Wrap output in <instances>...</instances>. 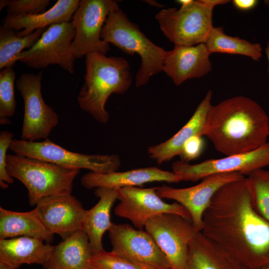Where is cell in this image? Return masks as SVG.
Returning a JSON list of instances; mask_svg holds the SVG:
<instances>
[{
    "instance_id": "1",
    "label": "cell",
    "mask_w": 269,
    "mask_h": 269,
    "mask_svg": "<svg viewBox=\"0 0 269 269\" xmlns=\"http://www.w3.org/2000/svg\"><path fill=\"white\" fill-rule=\"evenodd\" d=\"M201 232L243 268L269 266V222L253 207L246 177L216 192L204 213Z\"/></svg>"
},
{
    "instance_id": "2",
    "label": "cell",
    "mask_w": 269,
    "mask_h": 269,
    "mask_svg": "<svg viewBox=\"0 0 269 269\" xmlns=\"http://www.w3.org/2000/svg\"><path fill=\"white\" fill-rule=\"evenodd\" d=\"M202 135L227 156L249 152L268 142L269 118L255 101L235 96L211 105Z\"/></svg>"
},
{
    "instance_id": "3",
    "label": "cell",
    "mask_w": 269,
    "mask_h": 269,
    "mask_svg": "<svg viewBox=\"0 0 269 269\" xmlns=\"http://www.w3.org/2000/svg\"><path fill=\"white\" fill-rule=\"evenodd\" d=\"M85 58L84 82L77 98L78 103L97 122L106 124L110 119L105 108L109 97L124 94L131 86L130 65L123 57L98 53L89 54Z\"/></svg>"
},
{
    "instance_id": "4",
    "label": "cell",
    "mask_w": 269,
    "mask_h": 269,
    "mask_svg": "<svg viewBox=\"0 0 269 269\" xmlns=\"http://www.w3.org/2000/svg\"><path fill=\"white\" fill-rule=\"evenodd\" d=\"M101 38L129 55L139 56L141 63L135 76L136 88L145 85L153 76L162 72L167 51L150 40L119 5L109 13Z\"/></svg>"
},
{
    "instance_id": "5",
    "label": "cell",
    "mask_w": 269,
    "mask_h": 269,
    "mask_svg": "<svg viewBox=\"0 0 269 269\" xmlns=\"http://www.w3.org/2000/svg\"><path fill=\"white\" fill-rule=\"evenodd\" d=\"M6 164L9 175L27 188L31 206L45 197L71 194L80 170L15 154H7Z\"/></svg>"
},
{
    "instance_id": "6",
    "label": "cell",
    "mask_w": 269,
    "mask_h": 269,
    "mask_svg": "<svg viewBox=\"0 0 269 269\" xmlns=\"http://www.w3.org/2000/svg\"><path fill=\"white\" fill-rule=\"evenodd\" d=\"M228 0H193L177 9L163 8L155 16L160 30L174 45L194 46L205 43L214 27L212 13L218 5Z\"/></svg>"
},
{
    "instance_id": "7",
    "label": "cell",
    "mask_w": 269,
    "mask_h": 269,
    "mask_svg": "<svg viewBox=\"0 0 269 269\" xmlns=\"http://www.w3.org/2000/svg\"><path fill=\"white\" fill-rule=\"evenodd\" d=\"M9 149L14 154L51 162L72 169L98 173L117 171L121 164L118 154H86L64 148L48 138L41 141L13 139Z\"/></svg>"
},
{
    "instance_id": "8",
    "label": "cell",
    "mask_w": 269,
    "mask_h": 269,
    "mask_svg": "<svg viewBox=\"0 0 269 269\" xmlns=\"http://www.w3.org/2000/svg\"><path fill=\"white\" fill-rule=\"evenodd\" d=\"M75 33L71 21L51 25L31 47L16 57V61L38 69L58 65L73 74L76 59L72 47Z\"/></svg>"
},
{
    "instance_id": "9",
    "label": "cell",
    "mask_w": 269,
    "mask_h": 269,
    "mask_svg": "<svg viewBox=\"0 0 269 269\" xmlns=\"http://www.w3.org/2000/svg\"><path fill=\"white\" fill-rule=\"evenodd\" d=\"M145 231L164 253L172 269H184L190 245L198 233L192 221L179 215L163 213L149 219Z\"/></svg>"
},
{
    "instance_id": "10",
    "label": "cell",
    "mask_w": 269,
    "mask_h": 269,
    "mask_svg": "<svg viewBox=\"0 0 269 269\" xmlns=\"http://www.w3.org/2000/svg\"><path fill=\"white\" fill-rule=\"evenodd\" d=\"M42 72L23 73L16 87L23 98L24 105L20 139L37 141L48 139L59 123L58 114L46 104L42 96Z\"/></svg>"
},
{
    "instance_id": "11",
    "label": "cell",
    "mask_w": 269,
    "mask_h": 269,
    "mask_svg": "<svg viewBox=\"0 0 269 269\" xmlns=\"http://www.w3.org/2000/svg\"><path fill=\"white\" fill-rule=\"evenodd\" d=\"M118 5L114 0H80L71 20L76 31L72 42L76 58L108 52L110 44L101 39V32L109 13Z\"/></svg>"
},
{
    "instance_id": "12",
    "label": "cell",
    "mask_w": 269,
    "mask_h": 269,
    "mask_svg": "<svg viewBox=\"0 0 269 269\" xmlns=\"http://www.w3.org/2000/svg\"><path fill=\"white\" fill-rule=\"evenodd\" d=\"M117 199L120 202L114 209L115 214L130 220L137 229L142 230L149 219L163 213L175 214L191 220L189 213L182 205L163 201L157 195L156 187L119 188Z\"/></svg>"
},
{
    "instance_id": "13",
    "label": "cell",
    "mask_w": 269,
    "mask_h": 269,
    "mask_svg": "<svg viewBox=\"0 0 269 269\" xmlns=\"http://www.w3.org/2000/svg\"><path fill=\"white\" fill-rule=\"evenodd\" d=\"M269 166V142L250 152L210 159L190 164L183 160L173 163L172 172L182 181H196L215 174L238 172L247 176L253 172Z\"/></svg>"
},
{
    "instance_id": "14",
    "label": "cell",
    "mask_w": 269,
    "mask_h": 269,
    "mask_svg": "<svg viewBox=\"0 0 269 269\" xmlns=\"http://www.w3.org/2000/svg\"><path fill=\"white\" fill-rule=\"evenodd\" d=\"M245 177L238 172L218 173L204 178L193 186L175 188L163 184L156 187V191L161 198L172 199L182 205L189 213L195 229L201 232L204 213L216 192L225 184Z\"/></svg>"
},
{
    "instance_id": "15",
    "label": "cell",
    "mask_w": 269,
    "mask_h": 269,
    "mask_svg": "<svg viewBox=\"0 0 269 269\" xmlns=\"http://www.w3.org/2000/svg\"><path fill=\"white\" fill-rule=\"evenodd\" d=\"M108 231L115 254L157 269L170 268L166 256L146 231L127 224H113Z\"/></svg>"
},
{
    "instance_id": "16",
    "label": "cell",
    "mask_w": 269,
    "mask_h": 269,
    "mask_svg": "<svg viewBox=\"0 0 269 269\" xmlns=\"http://www.w3.org/2000/svg\"><path fill=\"white\" fill-rule=\"evenodd\" d=\"M48 231L63 240L82 229L87 210L71 194L44 198L35 205Z\"/></svg>"
},
{
    "instance_id": "17",
    "label": "cell",
    "mask_w": 269,
    "mask_h": 269,
    "mask_svg": "<svg viewBox=\"0 0 269 269\" xmlns=\"http://www.w3.org/2000/svg\"><path fill=\"white\" fill-rule=\"evenodd\" d=\"M210 55L205 43L174 45L172 50L167 51L162 72L179 86L186 80L207 74L212 69Z\"/></svg>"
},
{
    "instance_id": "18",
    "label": "cell",
    "mask_w": 269,
    "mask_h": 269,
    "mask_svg": "<svg viewBox=\"0 0 269 269\" xmlns=\"http://www.w3.org/2000/svg\"><path fill=\"white\" fill-rule=\"evenodd\" d=\"M181 181V177L173 172L155 167H147L105 173L90 171L83 175L81 183L89 189L98 188L119 189L141 186L145 183L155 181L178 183Z\"/></svg>"
},
{
    "instance_id": "19",
    "label": "cell",
    "mask_w": 269,
    "mask_h": 269,
    "mask_svg": "<svg viewBox=\"0 0 269 269\" xmlns=\"http://www.w3.org/2000/svg\"><path fill=\"white\" fill-rule=\"evenodd\" d=\"M212 92L209 90L189 121L173 136L157 145L149 146L147 151L149 157L161 164L180 155L188 139L196 135L202 136L206 117L212 105Z\"/></svg>"
},
{
    "instance_id": "20",
    "label": "cell",
    "mask_w": 269,
    "mask_h": 269,
    "mask_svg": "<svg viewBox=\"0 0 269 269\" xmlns=\"http://www.w3.org/2000/svg\"><path fill=\"white\" fill-rule=\"evenodd\" d=\"M54 248L41 240L29 237L0 239V261L13 269L23 264L43 266L51 257Z\"/></svg>"
},
{
    "instance_id": "21",
    "label": "cell",
    "mask_w": 269,
    "mask_h": 269,
    "mask_svg": "<svg viewBox=\"0 0 269 269\" xmlns=\"http://www.w3.org/2000/svg\"><path fill=\"white\" fill-rule=\"evenodd\" d=\"M79 0H58L50 9L33 15H7L3 26L19 31V36H25L47 26L70 22L78 7Z\"/></svg>"
},
{
    "instance_id": "22",
    "label": "cell",
    "mask_w": 269,
    "mask_h": 269,
    "mask_svg": "<svg viewBox=\"0 0 269 269\" xmlns=\"http://www.w3.org/2000/svg\"><path fill=\"white\" fill-rule=\"evenodd\" d=\"M118 189L96 188L95 194L99 200L91 209L87 210L82 230L89 238L93 255L104 250L102 238L113 224L111 221V210L117 199Z\"/></svg>"
},
{
    "instance_id": "23",
    "label": "cell",
    "mask_w": 269,
    "mask_h": 269,
    "mask_svg": "<svg viewBox=\"0 0 269 269\" xmlns=\"http://www.w3.org/2000/svg\"><path fill=\"white\" fill-rule=\"evenodd\" d=\"M93 253L89 238L79 230L54 246L43 269H87Z\"/></svg>"
},
{
    "instance_id": "24",
    "label": "cell",
    "mask_w": 269,
    "mask_h": 269,
    "mask_svg": "<svg viewBox=\"0 0 269 269\" xmlns=\"http://www.w3.org/2000/svg\"><path fill=\"white\" fill-rule=\"evenodd\" d=\"M26 236L41 240L47 243L53 235L45 227L37 209L16 212L0 207V239Z\"/></svg>"
},
{
    "instance_id": "25",
    "label": "cell",
    "mask_w": 269,
    "mask_h": 269,
    "mask_svg": "<svg viewBox=\"0 0 269 269\" xmlns=\"http://www.w3.org/2000/svg\"><path fill=\"white\" fill-rule=\"evenodd\" d=\"M184 269H243V267L200 232L190 245Z\"/></svg>"
},
{
    "instance_id": "26",
    "label": "cell",
    "mask_w": 269,
    "mask_h": 269,
    "mask_svg": "<svg viewBox=\"0 0 269 269\" xmlns=\"http://www.w3.org/2000/svg\"><path fill=\"white\" fill-rule=\"evenodd\" d=\"M205 44L210 54L218 52L241 55L256 61H259L262 56L260 44L228 35L222 26H214Z\"/></svg>"
},
{
    "instance_id": "27",
    "label": "cell",
    "mask_w": 269,
    "mask_h": 269,
    "mask_svg": "<svg viewBox=\"0 0 269 269\" xmlns=\"http://www.w3.org/2000/svg\"><path fill=\"white\" fill-rule=\"evenodd\" d=\"M45 29H39L25 36H19L12 29L0 28V69L12 67L16 57L26 48L31 47L40 38Z\"/></svg>"
},
{
    "instance_id": "28",
    "label": "cell",
    "mask_w": 269,
    "mask_h": 269,
    "mask_svg": "<svg viewBox=\"0 0 269 269\" xmlns=\"http://www.w3.org/2000/svg\"><path fill=\"white\" fill-rule=\"evenodd\" d=\"M246 178L253 207L269 222V171L258 169Z\"/></svg>"
},
{
    "instance_id": "29",
    "label": "cell",
    "mask_w": 269,
    "mask_h": 269,
    "mask_svg": "<svg viewBox=\"0 0 269 269\" xmlns=\"http://www.w3.org/2000/svg\"><path fill=\"white\" fill-rule=\"evenodd\" d=\"M15 74L12 68H5L0 72V124L9 123L8 118L13 116L16 108L14 94Z\"/></svg>"
},
{
    "instance_id": "30",
    "label": "cell",
    "mask_w": 269,
    "mask_h": 269,
    "mask_svg": "<svg viewBox=\"0 0 269 269\" xmlns=\"http://www.w3.org/2000/svg\"><path fill=\"white\" fill-rule=\"evenodd\" d=\"M87 269H157L147 265L134 262L104 250L93 255Z\"/></svg>"
},
{
    "instance_id": "31",
    "label": "cell",
    "mask_w": 269,
    "mask_h": 269,
    "mask_svg": "<svg viewBox=\"0 0 269 269\" xmlns=\"http://www.w3.org/2000/svg\"><path fill=\"white\" fill-rule=\"evenodd\" d=\"M49 0H11L7 6V15H33L45 11Z\"/></svg>"
},
{
    "instance_id": "32",
    "label": "cell",
    "mask_w": 269,
    "mask_h": 269,
    "mask_svg": "<svg viewBox=\"0 0 269 269\" xmlns=\"http://www.w3.org/2000/svg\"><path fill=\"white\" fill-rule=\"evenodd\" d=\"M13 137L11 132L4 131L0 133V186L3 189L8 188V184L13 182L6 169L7 151Z\"/></svg>"
},
{
    "instance_id": "33",
    "label": "cell",
    "mask_w": 269,
    "mask_h": 269,
    "mask_svg": "<svg viewBox=\"0 0 269 269\" xmlns=\"http://www.w3.org/2000/svg\"><path fill=\"white\" fill-rule=\"evenodd\" d=\"M204 146L202 136L194 135L184 143L180 155L183 161H190L198 157L201 154Z\"/></svg>"
},
{
    "instance_id": "34",
    "label": "cell",
    "mask_w": 269,
    "mask_h": 269,
    "mask_svg": "<svg viewBox=\"0 0 269 269\" xmlns=\"http://www.w3.org/2000/svg\"><path fill=\"white\" fill-rule=\"evenodd\" d=\"M232 1L236 8L242 11L251 10L254 8L258 3L257 0H234Z\"/></svg>"
},
{
    "instance_id": "35",
    "label": "cell",
    "mask_w": 269,
    "mask_h": 269,
    "mask_svg": "<svg viewBox=\"0 0 269 269\" xmlns=\"http://www.w3.org/2000/svg\"><path fill=\"white\" fill-rule=\"evenodd\" d=\"M145 1L151 6H155L157 7H160V8L163 7L162 5L158 3L156 1L150 0H145Z\"/></svg>"
},
{
    "instance_id": "36",
    "label": "cell",
    "mask_w": 269,
    "mask_h": 269,
    "mask_svg": "<svg viewBox=\"0 0 269 269\" xmlns=\"http://www.w3.org/2000/svg\"><path fill=\"white\" fill-rule=\"evenodd\" d=\"M8 0H0V10H1L4 7L7 6L8 5Z\"/></svg>"
},
{
    "instance_id": "37",
    "label": "cell",
    "mask_w": 269,
    "mask_h": 269,
    "mask_svg": "<svg viewBox=\"0 0 269 269\" xmlns=\"http://www.w3.org/2000/svg\"><path fill=\"white\" fill-rule=\"evenodd\" d=\"M265 52L267 56V58L269 62V39L268 40L267 44L266 47L265 48Z\"/></svg>"
},
{
    "instance_id": "38",
    "label": "cell",
    "mask_w": 269,
    "mask_h": 269,
    "mask_svg": "<svg viewBox=\"0 0 269 269\" xmlns=\"http://www.w3.org/2000/svg\"><path fill=\"white\" fill-rule=\"evenodd\" d=\"M0 269H13L6 264L0 261Z\"/></svg>"
},
{
    "instance_id": "39",
    "label": "cell",
    "mask_w": 269,
    "mask_h": 269,
    "mask_svg": "<svg viewBox=\"0 0 269 269\" xmlns=\"http://www.w3.org/2000/svg\"><path fill=\"white\" fill-rule=\"evenodd\" d=\"M243 269H247V268H245L243 267ZM269 269V266H266V267H263V268H259V269Z\"/></svg>"
},
{
    "instance_id": "40",
    "label": "cell",
    "mask_w": 269,
    "mask_h": 269,
    "mask_svg": "<svg viewBox=\"0 0 269 269\" xmlns=\"http://www.w3.org/2000/svg\"><path fill=\"white\" fill-rule=\"evenodd\" d=\"M171 269V268H168V269Z\"/></svg>"
}]
</instances>
